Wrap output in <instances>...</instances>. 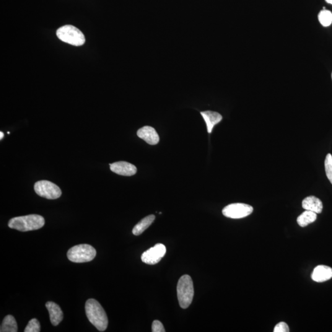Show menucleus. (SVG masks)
I'll return each mask as SVG.
<instances>
[{"label": "nucleus", "instance_id": "5", "mask_svg": "<svg viewBox=\"0 0 332 332\" xmlns=\"http://www.w3.org/2000/svg\"><path fill=\"white\" fill-rule=\"evenodd\" d=\"M97 251L92 246L80 245L69 249L67 252L69 260L74 263H85L94 260Z\"/></svg>", "mask_w": 332, "mask_h": 332}, {"label": "nucleus", "instance_id": "18", "mask_svg": "<svg viewBox=\"0 0 332 332\" xmlns=\"http://www.w3.org/2000/svg\"><path fill=\"white\" fill-rule=\"evenodd\" d=\"M318 19L323 27H329L332 23V13L328 10L324 9L319 14Z\"/></svg>", "mask_w": 332, "mask_h": 332}, {"label": "nucleus", "instance_id": "19", "mask_svg": "<svg viewBox=\"0 0 332 332\" xmlns=\"http://www.w3.org/2000/svg\"><path fill=\"white\" fill-rule=\"evenodd\" d=\"M41 330V326L39 321L36 319H32L26 326L25 332H39Z\"/></svg>", "mask_w": 332, "mask_h": 332}, {"label": "nucleus", "instance_id": "22", "mask_svg": "<svg viewBox=\"0 0 332 332\" xmlns=\"http://www.w3.org/2000/svg\"><path fill=\"white\" fill-rule=\"evenodd\" d=\"M289 328L286 323L281 322L277 324L274 329V332H289Z\"/></svg>", "mask_w": 332, "mask_h": 332}, {"label": "nucleus", "instance_id": "21", "mask_svg": "<svg viewBox=\"0 0 332 332\" xmlns=\"http://www.w3.org/2000/svg\"><path fill=\"white\" fill-rule=\"evenodd\" d=\"M152 332H165V329L163 326V324L160 321L155 320L152 324Z\"/></svg>", "mask_w": 332, "mask_h": 332}, {"label": "nucleus", "instance_id": "16", "mask_svg": "<svg viewBox=\"0 0 332 332\" xmlns=\"http://www.w3.org/2000/svg\"><path fill=\"white\" fill-rule=\"evenodd\" d=\"M316 219H317V214L315 213V212L306 210L304 212H303L298 217L297 223L300 227H305L308 225L315 222Z\"/></svg>", "mask_w": 332, "mask_h": 332}, {"label": "nucleus", "instance_id": "4", "mask_svg": "<svg viewBox=\"0 0 332 332\" xmlns=\"http://www.w3.org/2000/svg\"><path fill=\"white\" fill-rule=\"evenodd\" d=\"M56 34L63 42L73 46H80L84 45L85 43L84 34L79 28L73 25L62 26L57 30Z\"/></svg>", "mask_w": 332, "mask_h": 332}, {"label": "nucleus", "instance_id": "12", "mask_svg": "<svg viewBox=\"0 0 332 332\" xmlns=\"http://www.w3.org/2000/svg\"><path fill=\"white\" fill-rule=\"evenodd\" d=\"M46 307L48 309L52 325L58 326L63 320L64 315L61 308L58 304L53 302L46 303Z\"/></svg>", "mask_w": 332, "mask_h": 332}, {"label": "nucleus", "instance_id": "2", "mask_svg": "<svg viewBox=\"0 0 332 332\" xmlns=\"http://www.w3.org/2000/svg\"><path fill=\"white\" fill-rule=\"evenodd\" d=\"M45 224V220L42 216L32 214L12 218L9 220L8 227L11 229L26 232L40 229Z\"/></svg>", "mask_w": 332, "mask_h": 332}, {"label": "nucleus", "instance_id": "17", "mask_svg": "<svg viewBox=\"0 0 332 332\" xmlns=\"http://www.w3.org/2000/svg\"><path fill=\"white\" fill-rule=\"evenodd\" d=\"M18 331L17 324L15 318L11 315H7L2 321L0 332H17Z\"/></svg>", "mask_w": 332, "mask_h": 332}, {"label": "nucleus", "instance_id": "7", "mask_svg": "<svg viewBox=\"0 0 332 332\" xmlns=\"http://www.w3.org/2000/svg\"><path fill=\"white\" fill-rule=\"evenodd\" d=\"M253 207L250 205L243 203H235L228 205L223 209L222 213L226 217L230 219H243L252 213Z\"/></svg>", "mask_w": 332, "mask_h": 332}, {"label": "nucleus", "instance_id": "1", "mask_svg": "<svg viewBox=\"0 0 332 332\" xmlns=\"http://www.w3.org/2000/svg\"><path fill=\"white\" fill-rule=\"evenodd\" d=\"M85 311L88 320L98 331L104 332L107 329L108 324L107 314L97 300H87Z\"/></svg>", "mask_w": 332, "mask_h": 332}, {"label": "nucleus", "instance_id": "25", "mask_svg": "<svg viewBox=\"0 0 332 332\" xmlns=\"http://www.w3.org/2000/svg\"></svg>", "mask_w": 332, "mask_h": 332}, {"label": "nucleus", "instance_id": "11", "mask_svg": "<svg viewBox=\"0 0 332 332\" xmlns=\"http://www.w3.org/2000/svg\"><path fill=\"white\" fill-rule=\"evenodd\" d=\"M311 278L314 281L323 282L332 278V268L326 265H319L314 269Z\"/></svg>", "mask_w": 332, "mask_h": 332}, {"label": "nucleus", "instance_id": "10", "mask_svg": "<svg viewBox=\"0 0 332 332\" xmlns=\"http://www.w3.org/2000/svg\"><path fill=\"white\" fill-rule=\"evenodd\" d=\"M137 136L151 145L158 144L160 141L159 135L151 126H144L137 131Z\"/></svg>", "mask_w": 332, "mask_h": 332}, {"label": "nucleus", "instance_id": "6", "mask_svg": "<svg viewBox=\"0 0 332 332\" xmlns=\"http://www.w3.org/2000/svg\"><path fill=\"white\" fill-rule=\"evenodd\" d=\"M34 190L38 196L48 199H56L62 195L61 188L48 180H40L36 182Z\"/></svg>", "mask_w": 332, "mask_h": 332}, {"label": "nucleus", "instance_id": "23", "mask_svg": "<svg viewBox=\"0 0 332 332\" xmlns=\"http://www.w3.org/2000/svg\"><path fill=\"white\" fill-rule=\"evenodd\" d=\"M0 139L2 140L3 138L4 134L2 133V132H0Z\"/></svg>", "mask_w": 332, "mask_h": 332}, {"label": "nucleus", "instance_id": "24", "mask_svg": "<svg viewBox=\"0 0 332 332\" xmlns=\"http://www.w3.org/2000/svg\"><path fill=\"white\" fill-rule=\"evenodd\" d=\"M326 1L328 3L332 4V0H326Z\"/></svg>", "mask_w": 332, "mask_h": 332}, {"label": "nucleus", "instance_id": "20", "mask_svg": "<svg viewBox=\"0 0 332 332\" xmlns=\"http://www.w3.org/2000/svg\"><path fill=\"white\" fill-rule=\"evenodd\" d=\"M325 169L327 177L332 184V156L331 154L327 155L326 158Z\"/></svg>", "mask_w": 332, "mask_h": 332}, {"label": "nucleus", "instance_id": "8", "mask_svg": "<svg viewBox=\"0 0 332 332\" xmlns=\"http://www.w3.org/2000/svg\"><path fill=\"white\" fill-rule=\"evenodd\" d=\"M166 253V248L163 244H157L154 247L143 253L141 259L144 263L148 264H156L162 260Z\"/></svg>", "mask_w": 332, "mask_h": 332}, {"label": "nucleus", "instance_id": "13", "mask_svg": "<svg viewBox=\"0 0 332 332\" xmlns=\"http://www.w3.org/2000/svg\"><path fill=\"white\" fill-rule=\"evenodd\" d=\"M201 114L206 122L207 131L209 134L211 133L214 127L222 120V116L215 111H202Z\"/></svg>", "mask_w": 332, "mask_h": 332}, {"label": "nucleus", "instance_id": "9", "mask_svg": "<svg viewBox=\"0 0 332 332\" xmlns=\"http://www.w3.org/2000/svg\"><path fill=\"white\" fill-rule=\"evenodd\" d=\"M110 170L113 172L123 176H132L137 173V167L131 163L119 162L110 164Z\"/></svg>", "mask_w": 332, "mask_h": 332}, {"label": "nucleus", "instance_id": "15", "mask_svg": "<svg viewBox=\"0 0 332 332\" xmlns=\"http://www.w3.org/2000/svg\"><path fill=\"white\" fill-rule=\"evenodd\" d=\"M155 219V216L154 215H150L145 217L134 227L133 230H132L133 235L135 236L141 235L152 224Z\"/></svg>", "mask_w": 332, "mask_h": 332}, {"label": "nucleus", "instance_id": "3", "mask_svg": "<svg viewBox=\"0 0 332 332\" xmlns=\"http://www.w3.org/2000/svg\"><path fill=\"white\" fill-rule=\"evenodd\" d=\"M177 297L179 305L183 309L190 307L194 297L193 282L189 275H183L178 280Z\"/></svg>", "mask_w": 332, "mask_h": 332}, {"label": "nucleus", "instance_id": "14", "mask_svg": "<svg viewBox=\"0 0 332 332\" xmlns=\"http://www.w3.org/2000/svg\"><path fill=\"white\" fill-rule=\"evenodd\" d=\"M302 207L307 211H312L316 214H321L323 211V204L320 199L311 196L303 199Z\"/></svg>", "mask_w": 332, "mask_h": 332}]
</instances>
